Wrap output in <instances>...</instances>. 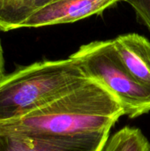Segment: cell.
Returning a JSON list of instances; mask_svg holds the SVG:
<instances>
[{"label": "cell", "instance_id": "cell-1", "mask_svg": "<svg viewBox=\"0 0 150 151\" xmlns=\"http://www.w3.org/2000/svg\"><path fill=\"white\" fill-rule=\"evenodd\" d=\"M125 111L111 91L87 79L56 100L21 117L0 122V133L72 135L111 131Z\"/></svg>", "mask_w": 150, "mask_h": 151}, {"label": "cell", "instance_id": "cell-2", "mask_svg": "<svg viewBox=\"0 0 150 151\" xmlns=\"http://www.w3.org/2000/svg\"><path fill=\"white\" fill-rule=\"evenodd\" d=\"M87 79L79 64L70 57L20 66L0 81V122L36 110Z\"/></svg>", "mask_w": 150, "mask_h": 151}, {"label": "cell", "instance_id": "cell-3", "mask_svg": "<svg viewBox=\"0 0 150 151\" xmlns=\"http://www.w3.org/2000/svg\"><path fill=\"white\" fill-rule=\"evenodd\" d=\"M85 75L114 95L126 116L135 119L150 111V88L140 83L120 61L112 40L84 44L70 56Z\"/></svg>", "mask_w": 150, "mask_h": 151}, {"label": "cell", "instance_id": "cell-4", "mask_svg": "<svg viewBox=\"0 0 150 151\" xmlns=\"http://www.w3.org/2000/svg\"><path fill=\"white\" fill-rule=\"evenodd\" d=\"M110 131L72 135H19L0 133V151H102Z\"/></svg>", "mask_w": 150, "mask_h": 151}, {"label": "cell", "instance_id": "cell-5", "mask_svg": "<svg viewBox=\"0 0 150 151\" xmlns=\"http://www.w3.org/2000/svg\"><path fill=\"white\" fill-rule=\"evenodd\" d=\"M120 1L124 0H55L31 14L19 28L72 23L100 14Z\"/></svg>", "mask_w": 150, "mask_h": 151}, {"label": "cell", "instance_id": "cell-6", "mask_svg": "<svg viewBox=\"0 0 150 151\" xmlns=\"http://www.w3.org/2000/svg\"><path fill=\"white\" fill-rule=\"evenodd\" d=\"M113 47L126 70L140 83L150 88V42L139 34L118 35Z\"/></svg>", "mask_w": 150, "mask_h": 151}, {"label": "cell", "instance_id": "cell-7", "mask_svg": "<svg viewBox=\"0 0 150 151\" xmlns=\"http://www.w3.org/2000/svg\"><path fill=\"white\" fill-rule=\"evenodd\" d=\"M55 0H0V30L19 28L31 14Z\"/></svg>", "mask_w": 150, "mask_h": 151}, {"label": "cell", "instance_id": "cell-8", "mask_svg": "<svg viewBox=\"0 0 150 151\" xmlns=\"http://www.w3.org/2000/svg\"><path fill=\"white\" fill-rule=\"evenodd\" d=\"M102 151H150V142L141 129L125 127L109 137Z\"/></svg>", "mask_w": 150, "mask_h": 151}, {"label": "cell", "instance_id": "cell-9", "mask_svg": "<svg viewBox=\"0 0 150 151\" xmlns=\"http://www.w3.org/2000/svg\"><path fill=\"white\" fill-rule=\"evenodd\" d=\"M134 10L138 19L150 30V0H124Z\"/></svg>", "mask_w": 150, "mask_h": 151}, {"label": "cell", "instance_id": "cell-10", "mask_svg": "<svg viewBox=\"0 0 150 151\" xmlns=\"http://www.w3.org/2000/svg\"><path fill=\"white\" fill-rule=\"evenodd\" d=\"M5 76V71H4V50L0 40V81Z\"/></svg>", "mask_w": 150, "mask_h": 151}]
</instances>
